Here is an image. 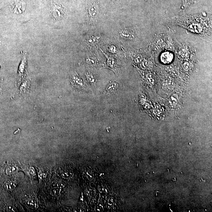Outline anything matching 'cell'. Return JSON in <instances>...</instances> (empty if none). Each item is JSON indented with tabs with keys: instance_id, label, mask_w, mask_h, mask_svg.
<instances>
[{
	"instance_id": "6da1fadb",
	"label": "cell",
	"mask_w": 212,
	"mask_h": 212,
	"mask_svg": "<svg viewBox=\"0 0 212 212\" xmlns=\"http://www.w3.org/2000/svg\"><path fill=\"white\" fill-rule=\"evenodd\" d=\"M99 14V4L97 2L93 3L89 6L88 9V14L89 19L91 21L96 20Z\"/></svg>"
},
{
	"instance_id": "7a4b0ae2",
	"label": "cell",
	"mask_w": 212,
	"mask_h": 212,
	"mask_svg": "<svg viewBox=\"0 0 212 212\" xmlns=\"http://www.w3.org/2000/svg\"><path fill=\"white\" fill-rule=\"evenodd\" d=\"M53 12L54 15L56 19L60 20L65 16V11L61 6L56 4L53 6Z\"/></svg>"
},
{
	"instance_id": "3957f363",
	"label": "cell",
	"mask_w": 212,
	"mask_h": 212,
	"mask_svg": "<svg viewBox=\"0 0 212 212\" xmlns=\"http://www.w3.org/2000/svg\"><path fill=\"white\" fill-rule=\"evenodd\" d=\"M174 55L172 52L166 51L162 53L160 56V60L162 63L164 64H169L173 61Z\"/></svg>"
},
{
	"instance_id": "277c9868",
	"label": "cell",
	"mask_w": 212,
	"mask_h": 212,
	"mask_svg": "<svg viewBox=\"0 0 212 212\" xmlns=\"http://www.w3.org/2000/svg\"><path fill=\"white\" fill-rule=\"evenodd\" d=\"M121 37L123 39H132L134 37V34L133 31L128 28H124L120 32Z\"/></svg>"
},
{
	"instance_id": "5b68a950",
	"label": "cell",
	"mask_w": 212,
	"mask_h": 212,
	"mask_svg": "<svg viewBox=\"0 0 212 212\" xmlns=\"http://www.w3.org/2000/svg\"><path fill=\"white\" fill-rule=\"evenodd\" d=\"M71 82L72 85L77 88H81L83 85L82 79L77 74L75 75L72 77Z\"/></svg>"
},
{
	"instance_id": "8992f818",
	"label": "cell",
	"mask_w": 212,
	"mask_h": 212,
	"mask_svg": "<svg viewBox=\"0 0 212 212\" xmlns=\"http://www.w3.org/2000/svg\"><path fill=\"white\" fill-rule=\"evenodd\" d=\"M118 84L116 82H113L108 85L106 89L107 93H110L115 92L118 88Z\"/></svg>"
},
{
	"instance_id": "52a82bcc",
	"label": "cell",
	"mask_w": 212,
	"mask_h": 212,
	"mask_svg": "<svg viewBox=\"0 0 212 212\" xmlns=\"http://www.w3.org/2000/svg\"><path fill=\"white\" fill-rule=\"evenodd\" d=\"M86 76L87 78V81L89 83L93 84L96 81V78L95 76L92 73H89L88 71H86Z\"/></svg>"
},
{
	"instance_id": "ba28073f",
	"label": "cell",
	"mask_w": 212,
	"mask_h": 212,
	"mask_svg": "<svg viewBox=\"0 0 212 212\" xmlns=\"http://www.w3.org/2000/svg\"><path fill=\"white\" fill-rule=\"evenodd\" d=\"M99 39V37L98 36L92 35L87 38L86 41L89 44H93L94 43L97 42Z\"/></svg>"
},
{
	"instance_id": "9c48e42d",
	"label": "cell",
	"mask_w": 212,
	"mask_h": 212,
	"mask_svg": "<svg viewBox=\"0 0 212 212\" xmlns=\"http://www.w3.org/2000/svg\"><path fill=\"white\" fill-rule=\"evenodd\" d=\"M146 79L147 82L150 85H153L154 84V77L152 74H147L146 76Z\"/></svg>"
},
{
	"instance_id": "30bf717a",
	"label": "cell",
	"mask_w": 212,
	"mask_h": 212,
	"mask_svg": "<svg viewBox=\"0 0 212 212\" xmlns=\"http://www.w3.org/2000/svg\"><path fill=\"white\" fill-rule=\"evenodd\" d=\"M107 63L108 66L111 67L113 68L114 67L116 64V61L113 58L109 57L107 59Z\"/></svg>"
},
{
	"instance_id": "8fae6325",
	"label": "cell",
	"mask_w": 212,
	"mask_h": 212,
	"mask_svg": "<svg viewBox=\"0 0 212 212\" xmlns=\"http://www.w3.org/2000/svg\"><path fill=\"white\" fill-rule=\"evenodd\" d=\"M148 65V61L146 60L142 61L140 63V67L142 69L146 70L147 68Z\"/></svg>"
},
{
	"instance_id": "7c38bea8",
	"label": "cell",
	"mask_w": 212,
	"mask_h": 212,
	"mask_svg": "<svg viewBox=\"0 0 212 212\" xmlns=\"http://www.w3.org/2000/svg\"><path fill=\"white\" fill-rule=\"evenodd\" d=\"M143 60V56L140 54L137 55L134 59V61L137 64H140Z\"/></svg>"
},
{
	"instance_id": "4fadbf2b",
	"label": "cell",
	"mask_w": 212,
	"mask_h": 212,
	"mask_svg": "<svg viewBox=\"0 0 212 212\" xmlns=\"http://www.w3.org/2000/svg\"><path fill=\"white\" fill-rule=\"evenodd\" d=\"M109 51L112 54L116 53V47L114 45H111L109 48Z\"/></svg>"
}]
</instances>
